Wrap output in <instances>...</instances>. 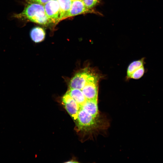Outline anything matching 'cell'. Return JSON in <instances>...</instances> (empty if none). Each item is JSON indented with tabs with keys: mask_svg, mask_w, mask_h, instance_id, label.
<instances>
[{
	"mask_svg": "<svg viewBox=\"0 0 163 163\" xmlns=\"http://www.w3.org/2000/svg\"><path fill=\"white\" fill-rule=\"evenodd\" d=\"M24 4L23 11L19 14H14L13 18L44 25L51 24L46 14L44 5L33 2H25Z\"/></svg>",
	"mask_w": 163,
	"mask_h": 163,
	"instance_id": "obj_1",
	"label": "cell"
},
{
	"mask_svg": "<svg viewBox=\"0 0 163 163\" xmlns=\"http://www.w3.org/2000/svg\"><path fill=\"white\" fill-rule=\"evenodd\" d=\"M99 115L93 117L80 107L76 120L78 127L80 130L87 131H97V132L104 129L107 127V124Z\"/></svg>",
	"mask_w": 163,
	"mask_h": 163,
	"instance_id": "obj_2",
	"label": "cell"
},
{
	"mask_svg": "<svg viewBox=\"0 0 163 163\" xmlns=\"http://www.w3.org/2000/svg\"><path fill=\"white\" fill-rule=\"evenodd\" d=\"M99 76L94 73L81 90L87 100H97Z\"/></svg>",
	"mask_w": 163,
	"mask_h": 163,
	"instance_id": "obj_3",
	"label": "cell"
},
{
	"mask_svg": "<svg viewBox=\"0 0 163 163\" xmlns=\"http://www.w3.org/2000/svg\"><path fill=\"white\" fill-rule=\"evenodd\" d=\"M93 13L101 15V14L93 8H88L81 0H74L72 1L71 8L65 19L79 14Z\"/></svg>",
	"mask_w": 163,
	"mask_h": 163,
	"instance_id": "obj_4",
	"label": "cell"
},
{
	"mask_svg": "<svg viewBox=\"0 0 163 163\" xmlns=\"http://www.w3.org/2000/svg\"><path fill=\"white\" fill-rule=\"evenodd\" d=\"M93 73L87 69L77 73L70 81V89L82 90Z\"/></svg>",
	"mask_w": 163,
	"mask_h": 163,
	"instance_id": "obj_5",
	"label": "cell"
},
{
	"mask_svg": "<svg viewBox=\"0 0 163 163\" xmlns=\"http://www.w3.org/2000/svg\"><path fill=\"white\" fill-rule=\"evenodd\" d=\"M46 14L51 23L60 21V8L57 0H51L44 5Z\"/></svg>",
	"mask_w": 163,
	"mask_h": 163,
	"instance_id": "obj_6",
	"label": "cell"
},
{
	"mask_svg": "<svg viewBox=\"0 0 163 163\" xmlns=\"http://www.w3.org/2000/svg\"><path fill=\"white\" fill-rule=\"evenodd\" d=\"M62 101L68 113L76 120L80 108L79 104L66 93L63 96Z\"/></svg>",
	"mask_w": 163,
	"mask_h": 163,
	"instance_id": "obj_7",
	"label": "cell"
},
{
	"mask_svg": "<svg viewBox=\"0 0 163 163\" xmlns=\"http://www.w3.org/2000/svg\"><path fill=\"white\" fill-rule=\"evenodd\" d=\"M97 100H86L80 107L84 109L93 117L99 114L97 105Z\"/></svg>",
	"mask_w": 163,
	"mask_h": 163,
	"instance_id": "obj_8",
	"label": "cell"
},
{
	"mask_svg": "<svg viewBox=\"0 0 163 163\" xmlns=\"http://www.w3.org/2000/svg\"><path fill=\"white\" fill-rule=\"evenodd\" d=\"M45 34L44 29L39 27L33 28L30 32V36L31 40L36 43L43 41L45 39Z\"/></svg>",
	"mask_w": 163,
	"mask_h": 163,
	"instance_id": "obj_9",
	"label": "cell"
},
{
	"mask_svg": "<svg viewBox=\"0 0 163 163\" xmlns=\"http://www.w3.org/2000/svg\"><path fill=\"white\" fill-rule=\"evenodd\" d=\"M70 96L81 107L87 99L81 90L77 89H70L66 93Z\"/></svg>",
	"mask_w": 163,
	"mask_h": 163,
	"instance_id": "obj_10",
	"label": "cell"
},
{
	"mask_svg": "<svg viewBox=\"0 0 163 163\" xmlns=\"http://www.w3.org/2000/svg\"><path fill=\"white\" fill-rule=\"evenodd\" d=\"M60 8V21L64 19L72 5L71 0H57Z\"/></svg>",
	"mask_w": 163,
	"mask_h": 163,
	"instance_id": "obj_11",
	"label": "cell"
},
{
	"mask_svg": "<svg viewBox=\"0 0 163 163\" xmlns=\"http://www.w3.org/2000/svg\"><path fill=\"white\" fill-rule=\"evenodd\" d=\"M144 63V58L132 62L128 68L127 72V77L129 78L133 72L140 67L143 66Z\"/></svg>",
	"mask_w": 163,
	"mask_h": 163,
	"instance_id": "obj_12",
	"label": "cell"
},
{
	"mask_svg": "<svg viewBox=\"0 0 163 163\" xmlns=\"http://www.w3.org/2000/svg\"><path fill=\"white\" fill-rule=\"evenodd\" d=\"M145 69L143 66H142L133 72L129 78L135 79H139L143 75Z\"/></svg>",
	"mask_w": 163,
	"mask_h": 163,
	"instance_id": "obj_13",
	"label": "cell"
},
{
	"mask_svg": "<svg viewBox=\"0 0 163 163\" xmlns=\"http://www.w3.org/2000/svg\"><path fill=\"white\" fill-rule=\"evenodd\" d=\"M85 5L88 8H93L98 5L101 0H81Z\"/></svg>",
	"mask_w": 163,
	"mask_h": 163,
	"instance_id": "obj_14",
	"label": "cell"
},
{
	"mask_svg": "<svg viewBox=\"0 0 163 163\" xmlns=\"http://www.w3.org/2000/svg\"><path fill=\"white\" fill-rule=\"evenodd\" d=\"M25 2H33L44 5L51 0H21Z\"/></svg>",
	"mask_w": 163,
	"mask_h": 163,
	"instance_id": "obj_15",
	"label": "cell"
},
{
	"mask_svg": "<svg viewBox=\"0 0 163 163\" xmlns=\"http://www.w3.org/2000/svg\"><path fill=\"white\" fill-rule=\"evenodd\" d=\"M77 162H78L76 161H73V160L72 161H72H70L66 162V163H77Z\"/></svg>",
	"mask_w": 163,
	"mask_h": 163,
	"instance_id": "obj_16",
	"label": "cell"
},
{
	"mask_svg": "<svg viewBox=\"0 0 163 163\" xmlns=\"http://www.w3.org/2000/svg\"><path fill=\"white\" fill-rule=\"evenodd\" d=\"M71 0L72 1H74V0Z\"/></svg>",
	"mask_w": 163,
	"mask_h": 163,
	"instance_id": "obj_17",
	"label": "cell"
}]
</instances>
